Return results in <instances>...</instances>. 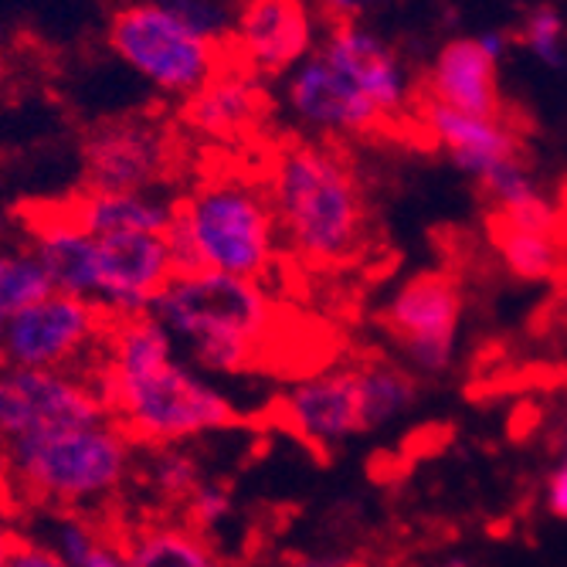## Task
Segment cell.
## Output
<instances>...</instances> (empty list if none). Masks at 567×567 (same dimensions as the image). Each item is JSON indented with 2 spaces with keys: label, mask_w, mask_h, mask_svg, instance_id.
<instances>
[{
  "label": "cell",
  "mask_w": 567,
  "mask_h": 567,
  "mask_svg": "<svg viewBox=\"0 0 567 567\" xmlns=\"http://www.w3.org/2000/svg\"><path fill=\"white\" fill-rule=\"evenodd\" d=\"M110 419L146 449L187 445L238 422V404L181 357L171 333L153 320H110L89 368Z\"/></svg>",
  "instance_id": "obj_1"
},
{
  "label": "cell",
  "mask_w": 567,
  "mask_h": 567,
  "mask_svg": "<svg viewBox=\"0 0 567 567\" xmlns=\"http://www.w3.org/2000/svg\"><path fill=\"white\" fill-rule=\"evenodd\" d=\"M286 113L327 143L371 136L411 102V75L398 51L360 21L333 24L309 55L286 72Z\"/></svg>",
  "instance_id": "obj_2"
},
{
  "label": "cell",
  "mask_w": 567,
  "mask_h": 567,
  "mask_svg": "<svg viewBox=\"0 0 567 567\" xmlns=\"http://www.w3.org/2000/svg\"><path fill=\"white\" fill-rule=\"evenodd\" d=\"M266 190L282 248L313 269L350 262L368 235L364 187L347 153L327 140H299L276 150Z\"/></svg>",
  "instance_id": "obj_3"
},
{
  "label": "cell",
  "mask_w": 567,
  "mask_h": 567,
  "mask_svg": "<svg viewBox=\"0 0 567 567\" xmlns=\"http://www.w3.org/2000/svg\"><path fill=\"white\" fill-rule=\"evenodd\" d=\"M150 317L197 371L241 374L266 347L276 309L262 279L190 269L164 282Z\"/></svg>",
  "instance_id": "obj_4"
},
{
  "label": "cell",
  "mask_w": 567,
  "mask_h": 567,
  "mask_svg": "<svg viewBox=\"0 0 567 567\" xmlns=\"http://www.w3.org/2000/svg\"><path fill=\"white\" fill-rule=\"evenodd\" d=\"M177 272L208 269L241 279H262L282 255V235L262 181L245 174H212L174 200L167 231Z\"/></svg>",
  "instance_id": "obj_5"
},
{
  "label": "cell",
  "mask_w": 567,
  "mask_h": 567,
  "mask_svg": "<svg viewBox=\"0 0 567 567\" xmlns=\"http://www.w3.org/2000/svg\"><path fill=\"white\" fill-rule=\"evenodd\" d=\"M11 483L38 503L79 509L113 499L136 473V442L106 415L0 449Z\"/></svg>",
  "instance_id": "obj_6"
},
{
  "label": "cell",
  "mask_w": 567,
  "mask_h": 567,
  "mask_svg": "<svg viewBox=\"0 0 567 567\" xmlns=\"http://www.w3.org/2000/svg\"><path fill=\"white\" fill-rule=\"evenodd\" d=\"M110 44L146 85L174 99H187L225 65L218 38L197 31L157 0L123 4L110 21Z\"/></svg>",
  "instance_id": "obj_7"
},
{
  "label": "cell",
  "mask_w": 567,
  "mask_h": 567,
  "mask_svg": "<svg viewBox=\"0 0 567 567\" xmlns=\"http://www.w3.org/2000/svg\"><path fill=\"white\" fill-rule=\"evenodd\" d=\"M110 330V317L92 299L44 292L0 327L8 364L44 371H89Z\"/></svg>",
  "instance_id": "obj_8"
},
{
  "label": "cell",
  "mask_w": 567,
  "mask_h": 567,
  "mask_svg": "<svg viewBox=\"0 0 567 567\" xmlns=\"http://www.w3.org/2000/svg\"><path fill=\"white\" fill-rule=\"evenodd\" d=\"M106 415V401L89 371H44L8 360L0 364V449Z\"/></svg>",
  "instance_id": "obj_9"
},
{
  "label": "cell",
  "mask_w": 567,
  "mask_h": 567,
  "mask_svg": "<svg viewBox=\"0 0 567 567\" xmlns=\"http://www.w3.org/2000/svg\"><path fill=\"white\" fill-rule=\"evenodd\" d=\"M82 164L95 190H161L177 164V140L153 116L106 120L85 136Z\"/></svg>",
  "instance_id": "obj_10"
},
{
  "label": "cell",
  "mask_w": 567,
  "mask_h": 567,
  "mask_svg": "<svg viewBox=\"0 0 567 567\" xmlns=\"http://www.w3.org/2000/svg\"><path fill=\"white\" fill-rule=\"evenodd\" d=\"M384 323L411 368L419 374H442L458 350L462 296L445 276H415L391 292Z\"/></svg>",
  "instance_id": "obj_11"
},
{
  "label": "cell",
  "mask_w": 567,
  "mask_h": 567,
  "mask_svg": "<svg viewBox=\"0 0 567 567\" xmlns=\"http://www.w3.org/2000/svg\"><path fill=\"white\" fill-rule=\"evenodd\" d=\"M177 272L167 235H95V296L110 320L143 317Z\"/></svg>",
  "instance_id": "obj_12"
},
{
  "label": "cell",
  "mask_w": 567,
  "mask_h": 567,
  "mask_svg": "<svg viewBox=\"0 0 567 567\" xmlns=\"http://www.w3.org/2000/svg\"><path fill=\"white\" fill-rule=\"evenodd\" d=\"M317 18L313 0H245L228 34L238 65L259 79L286 75L317 48Z\"/></svg>",
  "instance_id": "obj_13"
},
{
  "label": "cell",
  "mask_w": 567,
  "mask_h": 567,
  "mask_svg": "<svg viewBox=\"0 0 567 567\" xmlns=\"http://www.w3.org/2000/svg\"><path fill=\"white\" fill-rule=\"evenodd\" d=\"M422 126L429 143L449 157L455 171L473 177L480 187H486L496 174L524 161L520 133L506 120V113H462L449 106L425 102Z\"/></svg>",
  "instance_id": "obj_14"
},
{
  "label": "cell",
  "mask_w": 567,
  "mask_h": 567,
  "mask_svg": "<svg viewBox=\"0 0 567 567\" xmlns=\"http://www.w3.org/2000/svg\"><path fill=\"white\" fill-rule=\"evenodd\" d=\"M509 51V34L483 31L449 41L425 79V102L462 113H499V65Z\"/></svg>",
  "instance_id": "obj_15"
},
{
  "label": "cell",
  "mask_w": 567,
  "mask_h": 567,
  "mask_svg": "<svg viewBox=\"0 0 567 567\" xmlns=\"http://www.w3.org/2000/svg\"><path fill=\"white\" fill-rule=\"evenodd\" d=\"M279 411L286 425L313 445L333 449L364 432L360 422V398H357V368H330L296 381Z\"/></svg>",
  "instance_id": "obj_16"
},
{
  "label": "cell",
  "mask_w": 567,
  "mask_h": 567,
  "mask_svg": "<svg viewBox=\"0 0 567 567\" xmlns=\"http://www.w3.org/2000/svg\"><path fill=\"white\" fill-rule=\"evenodd\" d=\"M266 116L259 75L245 65H221L197 92L184 99V123L194 136L212 143L245 140Z\"/></svg>",
  "instance_id": "obj_17"
},
{
  "label": "cell",
  "mask_w": 567,
  "mask_h": 567,
  "mask_svg": "<svg viewBox=\"0 0 567 567\" xmlns=\"http://www.w3.org/2000/svg\"><path fill=\"white\" fill-rule=\"evenodd\" d=\"M28 245L55 292L95 296V235L85 231L69 208H51L28 221Z\"/></svg>",
  "instance_id": "obj_18"
},
{
  "label": "cell",
  "mask_w": 567,
  "mask_h": 567,
  "mask_svg": "<svg viewBox=\"0 0 567 567\" xmlns=\"http://www.w3.org/2000/svg\"><path fill=\"white\" fill-rule=\"evenodd\" d=\"M69 215L92 235H167L174 200L161 190H82L65 204Z\"/></svg>",
  "instance_id": "obj_19"
},
{
  "label": "cell",
  "mask_w": 567,
  "mask_h": 567,
  "mask_svg": "<svg viewBox=\"0 0 567 567\" xmlns=\"http://www.w3.org/2000/svg\"><path fill=\"white\" fill-rule=\"evenodd\" d=\"M493 245L499 262L509 276L524 282H544L560 266V235H557V215L537 212V215H496L493 225Z\"/></svg>",
  "instance_id": "obj_20"
},
{
  "label": "cell",
  "mask_w": 567,
  "mask_h": 567,
  "mask_svg": "<svg viewBox=\"0 0 567 567\" xmlns=\"http://www.w3.org/2000/svg\"><path fill=\"white\" fill-rule=\"evenodd\" d=\"M123 544L130 567H221L208 537L190 524H143Z\"/></svg>",
  "instance_id": "obj_21"
},
{
  "label": "cell",
  "mask_w": 567,
  "mask_h": 567,
  "mask_svg": "<svg viewBox=\"0 0 567 567\" xmlns=\"http://www.w3.org/2000/svg\"><path fill=\"white\" fill-rule=\"evenodd\" d=\"M357 398H360V422H364V432H371L404 419L419 401V384L408 371L374 360V364L357 368Z\"/></svg>",
  "instance_id": "obj_22"
},
{
  "label": "cell",
  "mask_w": 567,
  "mask_h": 567,
  "mask_svg": "<svg viewBox=\"0 0 567 567\" xmlns=\"http://www.w3.org/2000/svg\"><path fill=\"white\" fill-rule=\"evenodd\" d=\"M48 544L55 547L69 567H130L123 537H113L106 527L82 517L79 509H62L51 524Z\"/></svg>",
  "instance_id": "obj_23"
},
{
  "label": "cell",
  "mask_w": 567,
  "mask_h": 567,
  "mask_svg": "<svg viewBox=\"0 0 567 567\" xmlns=\"http://www.w3.org/2000/svg\"><path fill=\"white\" fill-rule=\"evenodd\" d=\"M51 292V282L28 241H0V327L38 296Z\"/></svg>",
  "instance_id": "obj_24"
},
{
  "label": "cell",
  "mask_w": 567,
  "mask_h": 567,
  "mask_svg": "<svg viewBox=\"0 0 567 567\" xmlns=\"http://www.w3.org/2000/svg\"><path fill=\"white\" fill-rule=\"evenodd\" d=\"M143 480L161 499L181 506L204 476H200L197 458L187 452V445H157V449L146 452Z\"/></svg>",
  "instance_id": "obj_25"
},
{
  "label": "cell",
  "mask_w": 567,
  "mask_h": 567,
  "mask_svg": "<svg viewBox=\"0 0 567 567\" xmlns=\"http://www.w3.org/2000/svg\"><path fill=\"white\" fill-rule=\"evenodd\" d=\"M517 41L530 51V59L544 69H564L567 65V21L557 8H534L520 21Z\"/></svg>",
  "instance_id": "obj_26"
},
{
  "label": "cell",
  "mask_w": 567,
  "mask_h": 567,
  "mask_svg": "<svg viewBox=\"0 0 567 567\" xmlns=\"http://www.w3.org/2000/svg\"><path fill=\"white\" fill-rule=\"evenodd\" d=\"M181 509H184V524H190L194 530H200L204 537H208L212 530H218L221 524L231 520L235 499H231V489L225 483L200 480L194 486V493L181 503Z\"/></svg>",
  "instance_id": "obj_27"
},
{
  "label": "cell",
  "mask_w": 567,
  "mask_h": 567,
  "mask_svg": "<svg viewBox=\"0 0 567 567\" xmlns=\"http://www.w3.org/2000/svg\"><path fill=\"white\" fill-rule=\"evenodd\" d=\"M167 11H174L177 18H184L187 24H194L197 31L212 34L218 41H225L231 34V11L221 4V0H157Z\"/></svg>",
  "instance_id": "obj_28"
},
{
  "label": "cell",
  "mask_w": 567,
  "mask_h": 567,
  "mask_svg": "<svg viewBox=\"0 0 567 567\" xmlns=\"http://www.w3.org/2000/svg\"><path fill=\"white\" fill-rule=\"evenodd\" d=\"M4 567H69L65 557L38 537H14Z\"/></svg>",
  "instance_id": "obj_29"
},
{
  "label": "cell",
  "mask_w": 567,
  "mask_h": 567,
  "mask_svg": "<svg viewBox=\"0 0 567 567\" xmlns=\"http://www.w3.org/2000/svg\"><path fill=\"white\" fill-rule=\"evenodd\" d=\"M317 11L323 18H330L333 24H350V21H360L368 18L381 0H313Z\"/></svg>",
  "instance_id": "obj_30"
},
{
  "label": "cell",
  "mask_w": 567,
  "mask_h": 567,
  "mask_svg": "<svg viewBox=\"0 0 567 567\" xmlns=\"http://www.w3.org/2000/svg\"><path fill=\"white\" fill-rule=\"evenodd\" d=\"M544 503H547V513H550V517H557V520L567 524V458H560V466L547 476Z\"/></svg>",
  "instance_id": "obj_31"
},
{
  "label": "cell",
  "mask_w": 567,
  "mask_h": 567,
  "mask_svg": "<svg viewBox=\"0 0 567 567\" xmlns=\"http://www.w3.org/2000/svg\"><path fill=\"white\" fill-rule=\"evenodd\" d=\"M286 567H347L343 560H330V557H306V560H292Z\"/></svg>",
  "instance_id": "obj_32"
},
{
  "label": "cell",
  "mask_w": 567,
  "mask_h": 567,
  "mask_svg": "<svg viewBox=\"0 0 567 567\" xmlns=\"http://www.w3.org/2000/svg\"><path fill=\"white\" fill-rule=\"evenodd\" d=\"M14 530L11 527H4V524H0V567H4V560H8V550H11V544H14Z\"/></svg>",
  "instance_id": "obj_33"
},
{
  "label": "cell",
  "mask_w": 567,
  "mask_h": 567,
  "mask_svg": "<svg viewBox=\"0 0 567 567\" xmlns=\"http://www.w3.org/2000/svg\"><path fill=\"white\" fill-rule=\"evenodd\" d=\"M8 228H11V218H8V212H4V204H0V241L8 238Z\"/></svg>",
  "instance_id": "obj_34"
},
{
  "label": "cell",
  "mask_w": 567,
  "mask_h": 567,
  "mask_svg": "<svg viewBox=\"0 0 567 567\" xmlns=\"http://www.w3.org/2000/svg\"><path fill=\"white\" fill-rule=\"evenodd\" d=\"M0 82H4V59H0Z\"/></svg>",
  "instance_id": "obj_35"
},
{
  "label": "cell",
  "mask_w": 567,
  "mask_h": 567,
  "mask_svg": "<svg viewBox=\"0 0 567 567\" xmlns=\"http://www.w3.org/2000/svg\"><path fill=\"white\" fill-rule=\"evenodd\" d=\"M0 364H4V350H0Z\"/></svg>",
  "instance_id": "obj_36"
},
{
  "label": "cell",
  "mask_w": 567,
  "mask_h": 567,
  "mask_svg": "<svg viewBox=\"0 0 567 567\" xmlns=\"http://www.w3.org/2000/svg\"><path fill=\"white\" fill-rule=\"evenodd\" d=\"M564 458H567V445H564Z\"/></svg>",
  "instance_id": "obj_37"
}]
</instances>
